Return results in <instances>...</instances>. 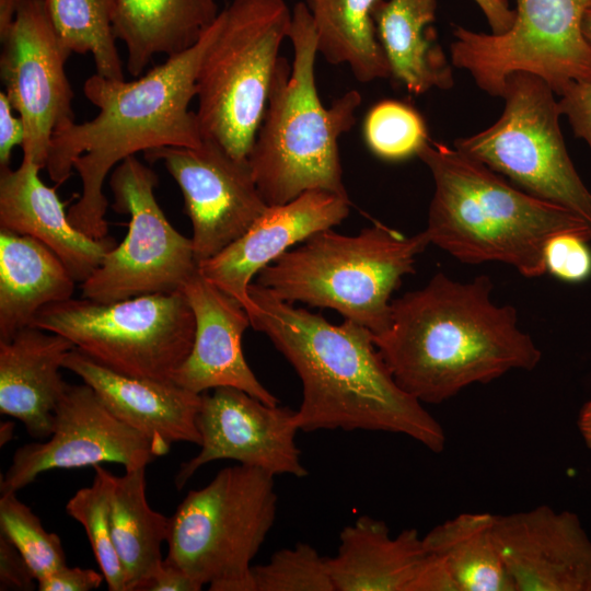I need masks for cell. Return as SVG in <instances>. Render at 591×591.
<instances>
[{
  "label": "cell",
  "instance_id": "6da1fadb",
  "mask_svg": "<svg viewBox=\"0 0 591 591\" xmlns=\"http://www.w3.org/2000/svg\"><path fill=\"white\" fill-rule=\"evenodd\" d=\"M251 326L265 334L302 383L299 430L384 431L407 436L433 453L447 444L441 424L393 378L366 327L332 324L251 283Z\"/></svg>",
  "mask_w": 591,
  "mask_h": 591
},
{
  "label": "cell",
  "instance_id": "7a4b0ae2",
  "mask_svg": "<svg viewBox=\"0 0 591 591\" xmlns=\"http://www.w3.org/2000/svg\"><path fill=\"white\" fill-rule=\"evenodd\" d=\"M493 290L486 275L462 282L437 273L392 301L391 324L373 341L406 393L440 404L472 384L536 368L541 349L519 326L515 308L497 304Z\"/></svg>",
  "mask_w": 591,
  "mask_h": 591
},
{
  "label": "cell",
  "instance_id": "3957f363",
  "mask_svg": "<svg viewBox=\"0 0 591 591\" xmlns=\"http://www.w3.org/2000/svg\"><path fill=\"white\" fill-rule=\"evenodd\" d=\"M216 21V20H215ZM216 32L215 22L186 51L134 81L97 73L83 84L86 99L99 108L91 120L58 128L50 142L45 169L57 185L72 170L81 179V196L69 208L70 223L93 239L108 235L103 192L109 172L137 152L161 147H197L202 137L189 104L197 94L199 68Z\"/></svg>",
  "mask_w": 591,
  "mask_h": 591
},
{
  "label": "cell",
  "instance_id": "277c9868",
  "mask_svg": "<svg viewBox=\"0 0 591 591\" xmlns=\"http://www.w3.org/2000/svg\"><path fill=\"white\" fill-rule=\"evenodd\" d=\"M417 155L434 185L424 231L430 244L462 263L501 262L536 278L546 273L544 250L553 236L591 241L583 218L514 187L454 147L429 139Z\"/></svg>",
  "mask_w": 591,
  "mask_h": 591
},
{
  "label": "cell",
  "instance_id": "5b68a950",
  "mask_svg": "<svg viewBox=\"0 0 591 591\" xmlns=\"http://www.w3.org/2000/svg\"><path fill=\"white\" fill-rule=\"evenodd\" d=\"M288 38L293 61L279 57L262 125L247 157L268 206L306 190L349 198L343 183L338 139L356 123L361 95L350 90L325 107L315 84L316 34L306 3L292 11Z\"/></svg>",
  "mask_w": 591,
  "mask_h": 591
},
{
  "label": "cell",
  "instance_id": "8992f818",
  "mask_svg": "<svg viewBox=\"0 0 591 591\" xmlns=\"http://www.w3.org/2000/svg\"><path fill=\"white\" fill-rule=\"evenodd\" d=\"M302 243L264 267L255 282L286 302L336 310L373 335L389 328L391 297L430 244L425 231L406 236L380 222L356 235L318 231Z\"/></svg>",
  "mask_w": 591,
  "mask_h": 591
},
{
  "label": "cell",
  "instance_id": "52a82bcc",
  "mask_svg": "<svg viewBox=\"0 0 591 591\" xmlns=\"http://www.w3.org/2000/svg\"><path fill=\"white\" fill-rule=\"evenodd\" d=\"M292 12L285 0H233L202 58L196 112L202 139L247 159L262 125Z\"/></svg>",
  "mask_w": 591,
  "mask_h": 591
},
{
  "label": "cell",
  "instance_id": "ba28073f",
  "mask_svg": "<svg viewBox=\"0 0 591 591\" xmlns=\"http://www.w3.org/2000/svg\"><path fill=\"white\" fill-rule=\"evenodd\" d=\"M274 475L228 466L170 517L167 558L210 591H255L252 560L277 513Z\"/></svg>",
  "mask_w": 591,
  "mask_h": 591
},
{
  "label": "cell",
  "instance_id": "9c48e42d",
  "mask_svg": "<svg viewBox=\"0 0 591 591\" xmlns=\"http://www.w3.org/2000/svg\"><path fill=\"white\" fill-rule=\"evenodd\" d=\"M195 316L182 290L103 303L71 298L43 308L33 325L118 373L172 381L190 352Z\"/></svg>",
  "mask_w": 591,
  "mask_h": 591
},
{
  "label": "cell",
  "instance_id": "30bf717a",
  "mask_svg": "<svg viewBox=\"0 0 591 591\" xmlns=\"http://www.w3.org/2000/svg\"><path fill=\"white\" fill-rule=\"evenodd\" d=\"M555 95L536 76L510 74L501 116L488 128L456 139L454 148L591 225V192L568 154Z\"/></svg>",
  "mask_w": 591,
  "mask_h": 591
},
{
  "label": "cell",
  "instance_id": "8fae6325",
  "mask_svg": "<svg viewBox=\"0 0 591 591\" xmlns=\"http://www.w3.org/2000/svg\"><path fill=\"white\" fill-rule=\"evenodd\" d=\"M591 0H515V16L503 33L455 26L453 67L476 85L501 97L506 79L518 72L538 77L560 95L573 82L591 81V44L582 23Z\"/></svg>",
  "mask_w": 591,
  "mask_h": 591
},
{
  "label": "cell",
  "instance_id": "7c38bea8",
  "mask_svg": "<svg viewBox=\"0 0 591 591\" xmlns=\"http://www.w3.org/2000/svg\"><path fill=\"white\" fill-rule=\"evenodd\" d=\"M157 185L155 172L136 155L112 172L113 208L130 216L128 233L80 283L82 298L109 303L174 292L198 269L193 241L166 219L154 195Z\"/></svg>",
  "mask_w": 591,
  "mask_h": 591
},
{
  "label": "cell",
  "instance_id": "4fadbf2b",
  "mask_svg": "<svg viewBox=\"0 0 591 591\" xmlns=\"http://www.w3.org/2000/svg\"><path fill=\"white\" fill-rule=\"evenodd\" d=\"M0 38L4 93L25 127L22 160L44 169L54 132L76 121L65 69L71 53L55 30L46 0H21Z\"/></svg>",
  "mask_w": 591,
  "mask_h": 591
},
{
  "label": "cell",
  "instance_id": "5bb4252c",
  "mask_svg": "<svg viewBox=\"0 0 591 591\" xmlns=\"http://www.w3.org/2000/svg\"><path fill=\"white\" fill-rule=\"evenodd\" d=\"M143 154L149 162H163L182 190L197 264L239 239L268 208L247 159L233 157L216 141L202 139L197 147H161Z\"/></svg>",
  "mask_w": 591,
  "mask_h": 591
},
{
  "label": "cell",
  "instance_id": "9a60e30c",
  "mask_svg": "<svg viewBox=\"0 0 591 591\" xmlns=\"http://www.w3.org/2000/svg\"><path fill=\"white\" fill-rule=\"evenodd\" d=\"M157 457L152 442L115 416L88 384H67L47 441L20 447L1 478V494L18 493L56 468L117 463L125 471Z\"/></svg>",
  "mask_w": 591,
  "mask_h": 591
},
{
  "label": "cell",
  "instance_id": "2e32d148",
  "mask_svg": "<svg viewBox=\"0 0 591 591\" xmlns=\"http://www.w3.org/2000/svg\"><path fill=\"white\" fill-rule=\"evenodd\" d=\"M197 428L200 451L181 464L175 476L177 489L201 466L217 460H233L274 476L308 475L296 443V410L289 407L269 405L242 390L220 386L201 394Z\"/></svg>",
  "mask_w": 591,
  "mask_h": 591
},
{
  "label": "cell",
  "instance_id": "e0dca14e",
  "mask_svg": "<svg viewBox=\"0 0 591 591\" xmlns=\"http://www.w3.org/2000/svg\"><path fill=\"white\" fill-rule=\"evenodd\" d=\"M514 591H591V538L579 515L549 506L495 515Z\"/></svg>",
  "mask_w": 591,
  "mask_h": 591
},
{
  "label": "cell",
  "instance_id": "ac0fdd59",
  "mask_svg": "<svg viewBox=\"0 0 591 591\" xmlns=\"http://www.w3.org/2000/svg\"><path fill=\"white\" fill-rule=\"evenodd\" d=\"M349 198L323 189L306 190L286 204L268 206L244 234L198 264V271L239 300L250 313L252 279L290 246L339 224L349 215Z\"/></svg>",
  "mask_w": 591,
  "mask_h": 591
},
{
  "label": "cell",
  "instance_id": "d6986e66",
  "mask_svg": "<svg viewBox=\"0 0 591 591\" xmlns=\"http://www.w3.org/2000/svg\"><path fill=\"white\" fill-rule=\"evenodd\" d=\"M182 291L195 316V336L190 352L172 381L197 394L231 386L278 405L279 399L258 381L245 360L242 337L251 318L242 303L198 269Z\"/></svg>",
  "mask_w": 591,
  "mask_h": 591
},
{
  "label": "cell",
  "instance_id": "ffe728a7",
  "mask_svg": "<svg viewBox=\"0 0 591 591\" xmlns=\"http://www.w3.org/2000/svg\"><path fill=\"white\" fill-rule=\"evenodd\" d=\"M63 368L92 387L115 416L144 434L152 442L157 456L165 455L174 442L200 445L197 415L201 394L173 381L118 373L77 348L67 355Z\"/></svg>",
  "mask_w": 591,
  "mask_h": 591
},
{
  "label": "cell",
  "instance_id": "44dd1931",
  "mask_svg": "<svg viewBox=\"0 0 591 591\" xmlns=\"http://www.w3.org/2000/svg\"><path fill=\"white\" fill-rule=\"evenodd\" d=\"M40 170L23 160L15 170H0V229L44 243L82 283L116 246L115 240L93 239L76 229L55 188L40 179Z\"/></svg>",
  "mask_w": 591,
  "mask_h": 591
},
{
  "label": "cell",
  "instance_id": "7402d4cb",
  "mask_svg": "<svg viewBox=\"0 0 591 591\" xmlns=\"http://www.w3.org/2000/svg\"><path fill=\"white\" fill-rule=\"evenodd\" d=\"M74 345L36 326L0 340V413L20 420L33 438H48L67 383L60 368Z\"/></svg>",
  "mask_w": 591,
  "mask_h": 591
},
{
  "label": "cell",
  "instance_id": "603a6c76",
  "mask_svg": "<svg viewBox=\"0 0 591 591\" xmlns=\"http://www.w3.org/2000/svg\"><path fill=\"white\" fill-rule=\"evenodd\" d=\"M427 556L416 529L391 536L384 521L364 514L341 530L327 566L335 591H413Z\"/></svg>",
  "mask_w": 591,
  "mask_h": 591
},
{
  "label": "cell",
  "instance_id": "cb8c5ba5",
  "mask_svg": "<svg viewBox=\"0 0 591 591\" xmlns=\"http://www.w3.org/2000/svg\"><path fill=\"white\" fill-rule=\"evenodd\" d=\"M76 282L44 243L0 229V340L32 326L46 305L71 299Z\"/></svg>",
  "mask_w": 591,
  "mask_h": 591
},
{
  "label": "cell",
  "instance_id": "d4e9b609",
  "mask_svg": "<svg viewBox=\"0 0 591 591\" xmlns=\"http://www.w3.org/2000/svg\"><path fill=\"white\" fill-rule=\"evenodd\" d=\"M438 0H380L372 12L391 77L419 95L454 85L448 60L431 27Z\"/></svg>",
  "mask_w": 591,
  "mask_h": 591
},
{
  "label": "cell",
  "instance_id": "484cf974",
  "mask_svg": "<svg viewBox=\"0 0 591 591\" xmlns=\"http://www.w3.org/2000/svg\"><path fill=\"white\" fill-rule=\"evenodd\" d=\"M114 33L127 50V70L140 77L157 55L192 48L217 19L216 0H115Z\"/></svg>",
  "mask_w": 591,
  "mask_h": 591
},
{
  "label": "cell",
  "instance_id": "4316f807",
  "mask_svg": "<svg viewBox=\"0 0 591 591\" xmlns=\"http://www.w3.org/2000/svg\"><path fill=\"white\" fill-rule=\"evenodd\" d=\"M146 486V467L114 475L111 531L127 591H141L159 568L163 560L161 545L170 531V518L149 506Z\"/></svg>",
  "mask_w": 591,
  "mask_h": 591
},
{
  "label": "cell",
  "instance_id": "83f0119b",
  "mask_svg": "<svg viewBox=\"0 0 591 591\" xmlns=\"http://www.w3.org/2000/svg\"><path fill=\"white\" fill-rule=\"evenodd\" d=\"M495 515L464 512L422 536L427 552L444 563L459 591H514L496 543Z\"/></svg>",
  "mask_w": 591,
  "mask_h": 591
},
{
  "label": "cell",
  "instance_id": "f1b7e54d",
  "mask_svg": "<svg viewBox=\"0 0 591 591\" xmlns=\"http://www.w3.org/2000/svg\"><path fill=\"white\" fill-rule=\"evenodd\" d=\"M380 0H308L317 53L332 65L347 63L362 83L391 77L372 12Z\"/></svg>",
  "mask_w": 591,
  "mask_h": 591
},
{
  "label": "cell",
  "instance_id": "f546056e",
  "mask_svg": "<svg viewBox=\"0 0 591 591\" xmlns=\"http://www.w3.org/2000/svg\"><path fill=\"white\" fill-rule=\"evenodd\" d=\"M46 4L70 53L91 54L97 74L125 80L114 33L115 0H46Z\"/></svg>",
  "mask_w": 591,
  "mask_h": 591
},
{
  "label": "cell",
  "instance_id": "4dcf8cb0",
  "mask_svg": "<svg viewBox=\"0 0 591 591\" xmlns=\"http://www.w3.org/2000/svg\"><path fill=\"white\" fill-rule=\"evenodd\" d=\"M91 486L79 489L67 502L66 512L85 530L96 563L111 591H127L125 573L111 531V494L114 474L95 465Z\"/></svg>",
  "mask_w": 591,
  "mask_h": 591
},
{
  "label": "cell",
  "instance_id": "1f68e13d",
  "mask_svg": "<svg viewBox=\"0 0 591 591\" xmlns=\"http://www.w3.org/2000/svg\"><path fill=\"white\" fill-rule=\"evenodd\" d=\"M0 533L16 547L36 581L67 566L60 537L44 529L16 493L1 494Z\"/></svg>",
  "mask_w": 591,
  "mask_h": 591
},
{
  "label": "cell",
  "instance_id": "d6a6232c",
  "mask_svg": "<svg viewBox=\"0 0 591 591\" xmlns=\"http://www.w3.org/2000/svg\"><path fill=\"white\" fill-rule=\"evenodd\" d=\"M363 136L369 149L386 161L417 155L430 139L421 115L395 100H385L371 107L364 119Z\"/></svg>",
  "mask_w": 591,
  "mask_h": 591
},
{
  "label": "cell",
  "instance_id": "836d02e7",
  "mask_svg": "<svg viewBox=\"0 0 591 591\" xmlns=\"http://www.w3.org/2000/svg\"><path fill=\"white\" fill-rule=\"evenodd\" d=\"M252 575L255 591H335L327 558L308 543L277 551Z\"/></svg>",
  "mask_w": 591,
  "mask_h": 591
},
{
  "label": "cell",
  "instance_id": "e575fe53",
  "mask_svg": "<svg viewBox=\"0 0 591 591\" xmlns=\"http://www.w3.org/2000/svg\"><path fill=\"white\" fill-rule=\"evenodd\" d=\"M588 241L573 233L553 236L544 250L546 271L569 282H579L591 275V251Z\"/></svg>",
  "mask_w": 591,
  "mask_h": 591
},
{
  "label": "cell",
  "instance_id": "d590c367",
  "mask_svg": "<svg viewBox=\"0 0 591 591\" xmlns=\"http://www.w3.org/2000/svg\"><path fill=\"white\" fill-rule=\"evenodd\" d=\"M558 107L576 137L583 139L591 151V81L573 82L559 95Z\"/></svg>",
  "mask_w": 591,
  "mask_h": 591
},
{
  "label": "cell",
  "instance_id": "8d00e7d4",
  "mask_svg": "<svg viewBox=\"0 0 591 591\" xmlns=\"http://www.w3.org/2000/svg\"><path fill=\"white\" fill-rule=\"evenodd\" d=\"M36 581L16 547L0 533V590H33Z\"/></svg>",
  "mask_w": 591,
  "mask_h": 591
},
{
  "label": "cell",
  "instance_id": "74e56055",
  "mask_svg": "<svg viewBox=\"0 0 591 591\" xmlns=\"http://www.w3.org/2000/svg\"><path fill=\"white\" fill-rule=\"evenodd\" d=\"M103 573L93 569L65 566L37 580L39 591H90L97 589Z\"/></svg>",
  "mask_w": 591,
  "mask_h": 591
},
{
  "label": "cell",
  "instance_id": "f35d334b",
  "mask_svg": "<svg viewBox=\"0 0 591 591\" xmlns=\"http://www.w3.org/2000/svg\"><path fill=\"white\" fill-rule=\"evenodd\" d=\"M4 91L0 93V170L10 166V159L13 149L23 144L25 138V127L23 120L14 115Z\"/></svg>",
  "mask_w": 591,
  "mask_h": 591
},
{
  "label": "cell",
  "instance_id": "ab89813d",
  "mask_svg": "<svg viewBox=\"0 0 591 591\" xmlns=\"http://www.w3.org/2000/svg\"><path fill=\"white\" fill-rule=\"evenodd\" d=\"M199 586L183 568L167 557L141 588V591H199Z\"/></svg>",
  "mask_w": 591,
  "mask_h": 591
},
{
  "label": "cell",
  "instance_id": "60d3db41",
  "mask_svg": "<svg viewBox=\"0 0 591 591\" xmlns=\"http://www.w3.org/2000/svg\"><path fill=\"white\" fill-rule=\"evenodd\" d=\"M484 13L491 33H503L514 21L515 11L508 0H474Z\"/></svg>",
  "mask_w": 591,
  "mask_h": 591
},
{
  "label": "cell",
  "instance_id": "b9f144b4",
  "mask_svg": "<svg viewBox=\"0 0 591 591\" xmlns=\"http://www.w3.org/2000/svg\"><path fill=\"white\" fill-rule=\"evenodd\" d=\"M577 425L584 444L591 450V399L580 409Z\"/></svg>",
  "mask_w": 591,
  "mask_h": 591
},
{
  "label": "cell",
  "instance_id": "7bdbcfd3",
  "mask_svg": "<svg viewBox=\"0 0 591 591\" xmlns=\"http://www.w3.org/2000/svg\"><path fill=\"white\" fill-rule=\"evenodd\" d=\"M21 0H0V36L10 27Z\"/></svg>",
  "mask_w": 591,
  "mask_h": 591
},
{
  "label": "cell",
  "instance_id": "ee69618b",
  "mask_svg": "<svg viewBox=\"0 0 591 591\" xmlns=\"http://www.w3.org/2000/svg\"><path fill=\"white\" fill-rule=\"evenodd\" d=\"M14 424L11 421L1 422L0 426V445L3 447L13 439Z\"/></svg>",
  "mask_w": 591,
  "mask_h": 591
},
{
  "label": "cell",
  "instance_id": "f6af8a7d",
  "mask_svg": "<svg viewBox=\"0 0 591 591\" xmlns=\"http://www.w3.org/2000/svg\"><path fill=\"white\" fill-rule=\"evenodd\" d=\"M582 28L586 38L591 44V10H589L583 19Z\"/></svg>",
  "mask_w": 591,
  "mask_h": 591
}]
</instances>
